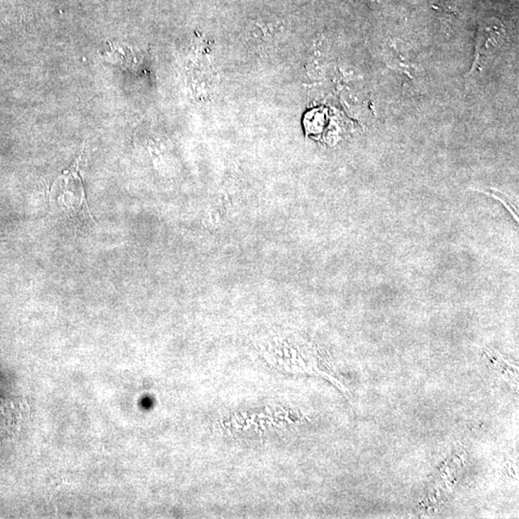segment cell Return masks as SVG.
<instances>
[{
  "label": "cell",
  "mask_w": 519,
  "mask_h": 519,
  "mask_svg": "<svg viewBox=\"0 0 519 519\" xmlns=\"http://www.w3.org/2000/svg\"><path fill=\"white\" fill-rule=\"evenodd\" d=\"M503 37V26L496 19H491L482 24L477 36V61L480 58L491 54L492 50L499 45Z\"/></svg>",
  "instance_id": "1"
}]
</instances>
